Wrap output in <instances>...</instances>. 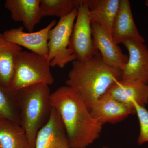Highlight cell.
<instances>
[{
    "label": "cell",
    "instance_id": "6da1fadb",
    "mask_svg": "<svg viewBox=\"0 0 148 148\" xmlns=\"http://www.w3.org/2000/svg\"><path fill=\"white\" fill-rule=\"evenodd\" d=\"M50 100L63 122L70 148H86L99 138L103 125L92 118L88 107L72 88H58L51 94Z\"/></svg>",
    "mask_w": 148,
    "mask_h": 148
},
{
    "label": "cell",
    "instance_id": "7a4b0ae2",
    "mask_svg": "<svg viewBox=\"0 0 148 148\" xmlns=\"http://www.w3.org/2000/svg\"><path fill=\"white\" fill-rule=\"evenodd\" d=\"M121 78V70L107 65L99 53L82 62L73 61L66 84L77 92L90 110Z\"/></svg>",
    "mask_w": 148,
    "mask_h": 148
},
{
    "label": "cell",
    "instance_id": "3957f363",
    "mask_svg": "<svg viewBox=\"0 0 148 148\" xmlns=\"http://www.w3.org/2000/svg\"><path fill=\"white\" fill-rule=\"evenodd\" d=\"M49 86L39 84L16 91L20 125L26 132L31 148H35L37 133L50 116L52 106Z\"/></svg>",
    "mask_w": 148,
    "mask_h": 148
},
{
    "label": "cell",
    "instance_id": "277c9868",
    "mask_svg": "<svg viewBox=\"0 0 148 148\" xmlns=\"http://www.w3.org/2000/svg\"><path fill=\"white\" fill-rule=\"evenodd\" d=\"M51 67L48 56L21 51L16 57L10 89L16 92L35 84H53L54 80L51 72Z\"/></svg>",
    "mask_w": 148,
    "mask_h": 148
},
{
    "label": "cell",
    "instance_id": "5b68a950",
    "mask_svg": "<svg viewBox=\"0 0 148 148\" xmlns=\"http://www.w3.org/2000/svg\"><path fill=\"white\" fill-rule=\"evenodd\" d=\"M77 14V9L60 18L49 32L48 42V58L51 67L63 68L76 58L71 48L70 40Z\"/></svg>",
    "mask_w": 148,
    "mask_h": 148
},
{
    "label": "cell",
    "instance_id": "8992f818",
    "mask_svg": "<svg viewBox=\"0 0 148 148\" xmlns=\"http://www.w3.org/2000/svg\"><path fill=\"white\" fill-rule=\"evenodd\" d=\"M89 12L87 6L80 0L70 40L71 48L76 60L80 62L100 53L93 44Z\"/></svg>",
    "mask_w": 148,
    "mask_h": 148
},
{
    "label": "cell",
    "instance_id": "52a82bcc",
    "mask_svg": "<svg viewBox=\"0 0 148 148\" xmlns=\"http://www.w3.org/2000/svg\"><path fill=\"white\" fill-rule=\"evenodd\" d=\"M123 44L128 53V61L121 70V80L148 84V49L144 42L125 40Z\"/></svg>",
    "mask_w": 148,
    "mask_h": 148
},
{
    "label": "cell",
    "instance_id": "ba28073f",
    "mask_svg": "<svg viewBox=\"0 0 148 148\" xmlns=\"http://www.w3.org/2000/svg\"><path fill=\"white\" fill-rule=\"evenodd\" d=\"M56 23L53 20L45 28L36 32H26L24 27H20L6 30L2 34L9 42L23 47L39 55L47 56L49 35Z\"/></svg>",
    "mask_w": 148,
    "mask_h": 148
},
{
    "label": "cell",
    "instance_id": "9c48e42d",
    "mask_svg": "<svg viewBox=\"0 0 148 148\" xmlns=\"http://www.w3.org/2000/svg\"><path fill=\"white\" fill-rule=\"evenodd\" d=\"M92 40L103 61L111 67L121 70L127 63L128 56L123 52L112 35L95 22L91 23Z\"/></svg>",
    "mask_w": 148,
    "mask_h": 148
},
{
    "label": "cell",
    "instance_id": "30bf717a",
    "mask_svg": "<svg viewBox=\"0 0 148 148\" xmlns=\"http://www.w3.org/2000/svg\"><path fill=\"white\" fill-rule=\"evenodd\" d=\"M35 148H70L63 122L52 107L48 120L37 133Z\"/></svg>",
    "mask_w": 148,
    "mask_h": 148
},
{
    "label": "cell",
    "instance_id": "8fae6325",
    "mask_svg": "<svg viewBox=\"0 0 148 148\" xmlns=\"http://www.w3.org/2000/svg\"><path fill=\"white\" fill-rule=\"evenodd\" d=\"M90 111L92 118L103 125L114 124L135 114L132 108L115 100L107 92L94 103Z\"/></svg>",
    "mask_w": 148,
    "mask_h": 148
},
{
    "label": "cell",
    "instance_id": "7c38bea8",
    "mask_svg": "<svg viewBox=\"0 0 148 148\" xmlns=\"http://www.w3.org/2000/svg\"><path fill=\"white\" fill-rule=\"evenodd\" d=\"M112 37L117 44L123 43L125 40L131 39L145 42L134 21L130 3L128 0H120L119 8L112 31Z\"/></svg>",
    "mask_w": 148,
    "mask_h": 148
},
{
    "label": "cell",
    "instance_id": "4fadbf2b",
    "mask_svg": "<svg viewBox=\"0 0 148 148\" xmlns=\"http://www.w3.org/2000/svg\"><path fill=\"white\" fill-rule=\"evenodd\" d=\"M114 99L135 111L134 104L144 106L148 103V84L118 81L106 92Z\"/></svg>",
    "mask_w": 148,
    "mask_h": 148
},
{
    "label": "cell",
    "instance_id": "5bb4252c",
    "mask_svg": "<svg viewBox=\"0 0 148 148\" xmlns=\"http://www.w3.org/2000/svg\"><path fill=\"white\" fill-rule=\"evenodd\" d=\"M40 4V0H6L4 6L12 20L21 22L28 32H33L42 18Z\"/></svg>",
    "mask_w": 148,
    "mask_h": 148
},
{
    "label": "cell",
    "instance_id": "9a60e30c",
    "mask_svg": "<svg viewBox=\"0 0 148 148\" xmlns=\"http://www.w3.org/2000/svg\"><path fill=\"white\" fill-rule=\"evenodd\" d=\"M82 1L89 8L91 23H97L112 35L120 0H82Z\"/></svg>",
    "mask_w": 148,
    "mask_h": 148
},
{
    "label": "cell",
    "instance_id": "2e32d148",
    "mask_svg": "<svg viewBox=\"0 0 148 148\" xmlns=\"http://www.w3.org/2000/svg\"><path fill=\"white\" fill-rule=\"evenodd\" d=\"M21 47L6 40L0 34V85L9 88L15 62Z\"/></svg>",
    "mask_w": 148,
    "mask_h": 148
},
{
    "label": "cell",
    "instance_id": "e0dca14e",
    "mask_svg": "<svg viewBox=\"0 0 148 148\" xmlns=\"http://www.w3.org/2000/svg\"><path fill=\"white\" fill-rule=\"evenodd\" d=\"M0 148H31L26 132L20 124L0 120Z\"/></svg>",
    "mask_w": 148,
    "mask_h": 148
},
{
    "label": "cell",
    "instance_id": "ac0fdd59",
    "mask_svg": "<svg viewBox=\"0 0 148 148\" xmlns=\"http://www.w3.org/2000/svg\"><path fill=\"white\" fill-rule=\"evenodd\" d=\"M20 124V112L16 92L0 85V120Z\"/></svg>",
    "mask_w": 148,
    "mask_h": 148
},
{
    "label": "cell",
    "instance_id": "d6986e66",
    "mask_svg": "<svg viewBox=\"0 0 148 148\" xmlns=\"http://www.w3.org/2000/svg\"><path fill=\"white\" fill-rule=\"evenodd\" d=\"M80 0H40L41 13L45 16H56L61 18L77 9Z\"/></svg>",
    "mask_w": 148,
    "mask_h": 148
},
{
    "label": "cell",
    "instance_id": "ffe728a7",
    "mask_svg": "<svg viewBox=\"0 0 148 148\" xmlns=\"http://www.w3.org/2000/svg\"><path fill=\"white\" fill-rule=\"evenodd\" d=\"M135 114H137L140 122V134L138 143L140 145L148 142V111L144 106L134 104Z\"/></svg>",
    "mask_w": 148,
    "mask_h": 148
},
{
    "label": "cell",
    "instance_id": "44dd1931",
    "mask_svg": "<svg viewBox=\"0 0 148 148\" xmlns=\"http://www.w3.org/2000/svg\"><path fill=\"white\" fill-rule=\"evenodd\" d=\"M145 4L146 5H147V7L148 8V0H147V1H146Z\"/></svg>",
    "mask_w": 148,
    "mask_h": 148
},
{
    "label": "cell",
    "instance_id": "7402d4cb",
    "mask_svg": "<svg viewBox=\"0 0 148 148\" xmlns=\"http://www.w3.org/2000/svg\"><path fill=\"white\" fill-rule=\"evenodd\" d=\"M103 148H111L108 147H103Z\"/></svg>",
    "mask_w": 148,
    "mask_h": 148
}]
</instances>
